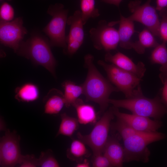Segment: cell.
Returning <instances> with one entry per match:
<instances>
[{"instance_id": "cell-34", "label": "cell", "mask_w": 167, "mask_h": 167, "mask_svg": "<svg viewBox=\"0 0 167 167\" xmlns=\"http://www.w3.org/2000/svg\"><path fill=\"white\" fill-rule=\"evenodd\" d=\"M102 1L109 4L114 5L119 7L122 0H101Z\"/></svg>"}, {"instance_id": "cell-9", "label": "cell", "mask_w": 167, "mask_h": 167, "mask_svg": "<svg viewBox=\"0 0 167 167\" xmlns=\"http://www.w3.org/2000/svg\"><path fill=\"white\" fill-rule=\"evenodd\" d=\"M105 20H100L89 32L94 47L106 51L116 49L119 42L118 31Z\"/></svg>"}, {"instance_id": "cell-17", "label": "cell", "mask_w": 167, "mask_h": 167, "mask_svg": "<svg viewBox=\"0 0 167 167\" xmlns=\"http://www.w3.org/2000/svg\"><path fill=\"white\" fill-rule=\"evenodd\" d=\"M166 43L162 42L154 48L152 52L150 60L153 64L161 65L159 77L162 84L167 79V48Z\"/></svg>"}, {"instance_id": "cell-6", "label": "cell", "mask_w": 167, "mask_h": 167, "mask_svg": "<svg viewBox=\"0 0 167 167\" xmlns=\"http://www.w3.org/2000/svg\"><path fill=\"white\" fill-rule=\"evenodd\" d=\"M115 116L112 108L105 112L101 119L96 123L91 132L83 135L77 134L79 139L88 145L92 150L93 155L103 153L108 139L111 121Z\"/></svg>"}, {"instance_id": "cell-22", "label": "cell", "mask_w": 167, "mask_h": 167, "mask_svg": "<svg viewBox=\"0 0 167 167\" xmlns=\"http://www.w3.org/2000/svg\"><path fill=\"white\" fill-rule=\"evenodd\" d=\"M64 89L63 97L65 105L68 107L72 105L83 93L82 85H78L70 81H66L63 84Z\"/></svg>"}, {"instance_id": "cell-19", "label": "cell", "mask_w": 167, "mask_h": 167, "mask_svg": "<svg viewBox=\"0 0 167 167\" xmlns=\"http://www.w3.org/2000/svg\"><path fill=\"white\" fill-rule=\"evenodd\" d=\"M15 98L18 101L31 102L39 97V92L38 87L31 83H26L18 87L15 91Z\"/></svg>"}, {"instance_id": "cell-4", "label": "cell", "mask_w": 167, "mask_h": 167, "mask_svg": "<svg viewBox=\"0 0 167 167\" xmlns=\"http://www.w3.org/2000/svg\"><path fill=\"white\" fill-rule=\"evenodd\" d=\"M165 138L164 134L156 131L139 132L123 139L124 162L134 161L148 162L150 155L148 145Z\"/></svg>"}, {"instance_id": "cell-16", "label": "cell", "mask_w": 167, "mask_h": 167, "mask_svg": "<svg viewBox=\"0 0 167 167\" xmlns=\"http://www.w3.org/2000/svg\"><path fill=\"white\" fill-rule=\"evenodd\" d=\"M103 153L109 159L113 167L122 166L124 150L116 139L113 137L108 138Z\"/></svg>"}, {"instance_id": "cell-12", "label": "cell", "mask_w": 167, "mask_h": 167, "mask_svg": "<svg viewBox=\"0 0 167 167\" xmlns=\"http://www.w3.org/2000/svg\"><path fill=\"white\" fill-rule=\"evenodd\" d=\"M67 24L70 26L66 36L67 47L66 51L70 55L75 54L83 44L84 38V25L81 11L77 10L67 19Z\"/></svg>"}, {"instance_id": "cell-11", "label": "cell", "mask_w": 167, "mask_h": 167, "mask_svg": "<svg viewBox=\"0 0 167 167\" xmlns=\"http://www.w3.org/2000/svg\"><path fill=\"white\" fill-rule=\"evenodd\" d=\"M27 33V30L23 26L21 17L16 18L10 21L0 20V43L12 49L15 53Z\"/></svg>"}, {"instance_id": "cell-7", "label": "cell", "mask_w": 167, "mask_h": 167, "mask_svg": "<svg viewBox=\"0 0 167 167\" xmlns=\"http://www.w3.org/2000/svg\"><path fill=\"white\" fill-rule=\"evenodd\" d=\"M98 64L106 72L109 80L125 95L126 98L134 96L141 79L134 74L121 69L113 64L100 60Z\"/></svg>"}, {"instance_id": "cell-30", "label": "cell", "mask_w": 167, "mask_h": 167, "mask_svg": "<svg viewBox=\"0 0 167 167\" xmlns=\"http://www.w3.org/2000/svg\"><path fill=\"white\" fill-rule=\"evenodd\" d=\"M20 167L38 166V158L33 155H23L19 164Z\"/></svg>"}, {"instance_id": "cell-23", "label": "cell", "mask_w": 167, "mask_h": 167, "mask_svg": "<svg viewBox=\"0 0 167 167\" xmlns=\"http://www.w3.org/2000/svg\"><path fill=\"white\" fill-rule=\"evenodd\" d=\"M78 119L68 116L65 113L61 114V122L56 136L62 135L71 137L77 129Z\"/></svg>"}, {"instance_id": "cell-31", "label": "cell", "mask_w": 167, "mask_h": 167, "mask_svg": "<svg viewBox=\"0 0 167 167\" xmlns=\"http://www.w3.org/2000/svg\"><path fill=\"white\" fill-rule=\"evenodd\" d=\"M159 26V37L163 42H167V15L162 17Z\"/></svg>"}, {"instance_id": "cell-25", "label": "cell", "mask_w": 167, "mask_h": 167, "mask_svg": "<svg viewBox=\"0 0 167 167\" xmlns=\"http://www.w3.org/2000/svg\"><path fill=\"white\" fill-rule=\"evenodd\" d=\"M85 145L82 141L79 139L73 140L70 148L67 151L68 158L75 160L85 156L88 152Z\"/></svg>"}, {"instance_id": "cell-14", "label": "cell", "mask_w": 167, "mask_h": 167, "mask_svg": "<svg viewBox=\"0 0 167 167\" xmlns=\"http://www.w3.org/2000/svg\"><path fill=\"white\" fill-rule=\"evenodd\" d=\"M105 59L106 62L131 73L141 79L146 71V69L143 62H139L136 64L129 57L120 52L114 55L108 52L105 55Z\"/></svg>"}, {"instance_id": "cell-21", "label": "cell", "mask_w": 167, "mask_h": 167, "mask_svg": "<svg viewBox=\"0 0 167 167\" xmlns=\"http://www.w3.org/2000/svg\"><path fill=\"white\" fill-rule=\"evenodd\" d=\"M48 97L44 106V112L49 114H57L65 105L63 94L58 91H54L53 94Z\"/></svg>"}, {"instance_id": "cell-3", "label": "cell", "mask_w": 167, "mask_h": 167, "mask_svg": "<svg viewBox=\"0 0 167 167\" xmlns=\"http://www.w3.org/2000/svg\"><path fill=\"white\" fill-rule=\"evenodd\" d=\"M109 103L117 108H122L137 115L159 120L167 113L159 95L153 98L144 96L139 86L137 92L133 97L125 99H109Z\"/></svg>"}, {"instance_id": "cell-29", "label": "cell", "mask_w": 167, "mask_h": 167, "mask_svg": "<svg viewBox=\"0 0 167 167\" xmlns=\"http://www.w3.org/2000/svg\"><path fill=\"white\" fill-rule=\"evenodd\" d=\"M92 165L94 167H113L109 159L102 153L93 155Z\"/></svg>"}, {"instance_id": "cell-27", "label": "cell", "mask_w": 167, "mask_h": 167, "mask_svg": "<svg viewBox=\"0 0 167 167\" xmlns=\"http://www.w3.org/2000/svg\"><path fill=\"white\" fill-rule=\"evenodd\" d=\"M117 119V121L114 124V128L119 134L123 140L140 132L135 130L122 121Z\"/></svg>"}, {"instance_id": "cell-1", "label": "cell", "mask_w": 167, "mask_h": 167, "mask_svg": "<svg viewBox=\"0 0 167 167\" xmlns=\"http://www.w3.org/2000/svg\"><path fill=\"white\" fill-rule=\"evenodd\" d=\"M94 57L90 54L84 57V64L88 69L87 76L82 85L83 93L87 101H92L98 104L100 112H104L109 104L110 94L119 90L113 86L109 80L100 73L94 63Z\"/></svg>"}, {"instance_id": "cell-28", "label": "cell", "mask_w": 167, "mask_h": 167, "mask_svg": "<svg viewBox=\"0 0 167 167\" xmlns=\"http://www.w3.org/2000/svg\"><path fill=\"white\" fill-rule=\"evenodd\" d=\"M14 10L12 6L7 2H2L0 7V20L11 21L14 19Z\"/></svg>"}, {"instance_id": "cell-15", "label": "cell", "mask_w": 167, "mask_h": 167, "mask_svg": "<svg viewBox=\"0 0 167 167\" xmlns=\"http://www.w3.org/2000/svg\"><path fill=\"white\" fill-rule=\"evenodd\" d=\"M111 23L113 25L116 24H119L118 32L120 46L126 49H133L134 42L131 41V38L135 32L134 21L128 17L126 18L121 15L119 20Z\"/></svg>"}, {"instance_id": "cell-5", "label": "cell", "mask_w": 167, "mask_h": 167, "mask_svg": "<svg viewBox=\"0 0 167 167\" xmlns=\"http://www.w3.org/2000/svg\"><path fill=\"white\" fill-rule=\"evenodd\" d=\"M47 12L52 18L42 31L49 38L51 46L61 47L66 50L65 29L68 11L62 4L57 3L49 6Z\"/></svg>"}, {"instance_id": "cell-8", "label": "cell", "mask_w": 167, "mask_h": 167, "mask_svg": "<svg viewBox=\"0 0 167 167\" xmlns=\"http://www.w3.org/2000/svg\"><path fill=\"white\" fill-rule=\"evenodd\" d=\"M151 1L148 0L143 5H141V0L130 1L128 6L132 14L128 17L141 23L154 36L159 37L160 22L156 8L150 4Z\"/></svg>"}, {"instance_id": "cell-35", "label": "cell", "mask_w": 167, "mask_h": 167, "mask_svg": "<svg viewBox=\"0 0 167 167\" xmlns=\"http://www.w3.org/2000/svg\"><path fill=\"white\" fill-rule=\"evenodd\" d=\"M76 167H89L90 164L85 159L83 161L78 163L76 165Z\"/></svg>"}, {"instance_id": "cell-33", "label": "cell", "mask_w": 167, "mask_h": 167, "mask_svg": "<svg viewBox=\"0 0 167 167\" xmlns=\"http://www.w3.org/2000/svg\"><path fill=\"white\" fill-rule=\"evenodd\" d=\"M164 87L162 89L161 101L164 105L167 113V79H166L163 84Z\"/></svg>"}, {"instance_id": "cell-13", "label": "cell", "mask_w": 167, "mask_h": 167, "mask_svg": "<svg viewBox=\"0 0 167 167\" xmlns=\"http://www.w3.org/2000/svg\"><path fill=\"white\" fill-rule=\"evenodd\" d=\"M113 113L117 118L125 122L135 130L143 132L156 131L161 126L159 120H152L149 118L120 112L118 108L113 106Z\"/></svg>"}, {"instance_id": "cell-2", "label": "cell", "mask_w": 167, "mask_h": 167, "mask_svg": "<svg viewBox=\"0 0 167 167\" xmlns=\"http://www.w3.org/2000/svg\"><path fill=\"white\" fill-rule=\"evenodd\" d=\"M49 40L41 34L33 33L20 43L16 53L47 69L54 76L56 61L50 49Z\"/></svg>"}, {"instance_id": "cell-24", "label": "cell", "mask_w": 167, "mask_h": 167, "mask_svg": "<svg viewBox=\"0 0 167 167\" xmlns=\"http://www.w3.org/2000/svg\"><path fill=\"white\" fill-rule=\"evenodd\" d=\"M80 11L84 25L90 18H95L98 17L100 13L96 8L95 0H81Z\"/></svg>"}, {"instance_id": "cell-36", "label": "cell", "mask_w": 167, "mask_h": 167, "mask_svg": "<svg viewBox=\"0 0 167 167\" xmlns=\"http://www.w3.org/2000/svg\"><path fill=\"white\" fill-rule=\"evenodd\" d=\"M3 0H0V1H2ZM6 0L8 1H11L12 0Z\"/></svg>"}, {"instance_id": "cell-10", "label": "cell", "mask_w": 167, "mask_h": 167, "mask_svg": "<svg viewBox=\"0 0 167 167\" xmlns=\"http://www.w3.org/2000/svg\"><path fill=\"white\" fill-rule=\"evenodd\" d=\"M20 140V136L16 131L6 130L5 135L0 139V167H12L19 164L23 156Z\"/></svg>"}, {"instance_id": "cell-26", "label": "cell", "mask_w": 167, "mask_h": 167, "mask_svg": "<svg viewBox=\"0 0 167 167\" xmlns=\"http://www.w3.org/2000/svg\"><path fill=\"white\" fill-rule=\"evenodd\" d=\"M38 166L41 167H59V163L53 155L51 151L42 152L38 158Z\"/></svg>"}, {"instance_id": "cell-32", "label": "cell", "mask_w": 167, "mask_h": 167, "mask_svg": "<svg viewBox=\"0 0 167 167\" xmlns=\"http://www.w3.org/2000/svg\"><path fill=\"white\" fill-rule=\"evenodd\" d=\"M156 10L159 11V14H167V0H156Z\"/></svg>"}, {"instance_id": "cell-20", "label": "cell", "mask_w": 167, "mask_h": 167, "mask_svg": "<svg viewBox=\"0 0 167 167\" xmlns=\"http://www.w3.org/2000/svg\"><path fill=\"white\" fill-rule=\"evenodd\" d=\"M154 36L148 29H143L139 34L138 41L134 42L133 49L138 54H142L144 53L146 48H155L159 44Z\"/></svg>"}, {"instance_id": "cell-18", "label": "cell", "mask_w": 167, "mask_h": 167, "mask_svg": "<svg viewBox=\"0 0 167 167\" xmlns=\"http://www.w3.org/2000/svg\"><path fill=\"white\" fill-rule=\"evenodd\" d=\"M75 108L79 122L82 124H94L96 122L97 116L94 107L84 103L79 99L72 105Z\"/></svg>"}]
</instances>
